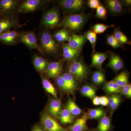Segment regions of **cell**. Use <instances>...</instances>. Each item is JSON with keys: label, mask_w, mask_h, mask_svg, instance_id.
I'll return each instance as SVG.
<instances>
[{"label": "cell", "mask_w": 131, "mask_h": 131, "mask_svg": "<svg viewBox=\"0 0 131 131\" xmlns=\"http://www.w3.org/2000/svg\"><path fill=\"white\" fill-rule=\"evenodd\" d=\"M88 16L84 14L68 15L64 16L58 27H62L70 31L78 32L81 30L86 24Z\"/></svg>", "instance_id": "6da1fadb"}, {"label": "cell", "mask_w": 131, "mask_h": 131, "mask_svg": "<svg viewBox=\"0 0 131 131\" xmlns=\"http://www.w3.org/2000/svg\"><path fill=\"white\" fill-rule=\"evenodd\" d=\"M68 72L73 75L77 80L81 81L86 78L89 69L83 61L77 59L71 61L67 67Z\"/></svg>", "instance_id": "7a4b0ae2"}, {"label": "cell", "mask_w": 131, "mask_h": 131, "mask_svg": "<svg viewBox=\"0 0 131 131\" xmlns=\"http://www.w3.org/2000/svg\"><path fill=\"white\" fill-rule=\"evenodd\" d=\"M39 39L42 51L50 55H54L58 52V46L56 41L49 32L43 31L40 34Z\"/></svg>", "instance_id": "3957f363"}, {"label": "cell", "mask_w": 131, "mask_h": 131, "mask_svg": "<svg viewBox=\"0 0 131 131\" xmlns=\"http://www.w3.org/2000/svg\"><path fill=\"white\" fill-rule=\"evenodd\" d=\"M60 14L58 8L53 6L44 14L41 25L46 28L53 29L60 24Z\"/></svg>", "instance_id": "277c9868"}, {"label": "cell", "mask_w": 131, "mask_h": 131, "mask_svg": "<svg viewBox=\"0 0 131 131\" xmlns=\"http://www.w3.org/2000/svg\"><path fill=\"white\" fill-rule=\"evenodd\" d=\"M46 131H67L56 119L51 117L45 108L40 113V121Z\"/></svg>", "instance_id": "5b68a950"}, {"label": "cell", "mask_w": 131, "mask_h": 131, "mask_svg": "<svg viewBox=\"0 0 131 131\" xmlns=\"http://www.w3.org/2000/svg\"><path fill=\"white\" fill-rule=\"evenodd\" d=\"M18 39L20 42L26 46L30 50L36 49L43 53L42 49L38 43L34 31H21L19 33Z\"/></svg>", "instance_id": "8992f818"}, {"label": "cell", "mask_w": 131, "mask_h": 131, "mask_svg": "<svg viewBox=\"0 0 131 131\" xmlns=\"http://www.w3.org/2000/svg\"><path fill=\"white\" fill-rule=\"evenodd\" d=\"M59 4L64 11L69 15L80 12L84 7L85 1L83 0H62Z\"/></svg>", "instance_id": "52a82bcc"}, {"label": "cell", "mask_w": 131, "mask_h": 131, "mask_svg": "<svg viewBox=\"0 0 131 131\" xmlns=\"http://www.w3.org/2000/svg\"><path fill=\"white\" fill-rule=\"evenodd\" d=\"M21 26L16 16L11 14L0 16V34L10 30L12 28H18Z\"/></svg>", "instance_id": "ba28073f"}, {"label": "cell", "mask_w": 131, "mask_h": 131, "mask_svg": "<svg viewBox=\"0 0 131 131\" xmlns=\"http://www.w3.org/2000/svg\"><path fill=\"white\" fill-rule=\"evenodd\" d=\"M48 1L42 0H26L19 4V12L21 13L35 12L42 7Z\"/></svg>", "instance_id": "9c48e42d"}, {"label": "cell", "mask_w": 131, "mask_h": 131, "mask_svg": "<svg viewBox=\"0 0 131 131\" xmlns=\"http://www.w3.org/2000/svg\"><path fill=\"white\" fill-rule=\"evenodd\" d=\"M63 64V60L49 63L47 70L43 74L48 79L56 78L62 73Z\"/></svg>", "instance_id": "30bf717a"}, {"label": "cell", "mask_w": 131, "mask_h": 131, "mask_svg": "<svg viewBox=\"0 0 131 131\" xmlns=\"http://www.w3.org/2000/svg\"><path fill=\"white\" fill-rule=\"evenodd\" d=\"M46 108L47 112L51 117L56 119L59 118L62 110L60 99L54 97L50 98Z\"/></svg>", "instance_id": "8fae6325"}, {"label": "cell", "mask_w": 131, "mask_h": 131, "mask_svg": "<svg viewBox=\"0 0 131 131\" xmlns=\"http://www.w3.org/2000/svg\"><path fill=\"white\" fill-rule=\"evenodd\" d=\"M109 61L107 67L111 68L115 72L122 70L124 67V64L122 58L119 55L114 52H109Z\"/></svg>", "instance_id": "7c38bea8"}, {"label": "cell", "mask_w": 131, "mask_h": 131, "mask_svg": "<svg viewBox=\"0 0 131 131\" xmlns=\"http://www.w3.org/2000/svg\"><path fill=\"white\" fill-rule=\"evenodd\" d=\"M18 3L19 1L15 0H0V16L11 14Z\"/></svg>", "instance_id": "4fadbf2b"}, {"label": "cell", "mask_w": 131, "mask_h": 131, "mask_svg": "<svg viewBox=\"0 0 131 131\" xmlns=\"http://www.w3.org/2000/svg\"><path fill=\"white\" fill-rule=\"evenodd\" d=\"M87 41V39L84 35L72 34L68 44L71 48L81 51Z\"/></svg>", "instance_id": "5bb4252c"}, {"label": "cell", "mask_w": 131, "mask_h": 131, "mask_svg": "<svg viewBox=\"0 0 131 131\" xmlns=\"http://www.w3.org/2000/svg\"><path fill=\"white\" fill-rule=\"evenodd\" d=\"M62 50L64 60L70 62L77 59L81 51L71 48L68 43H64L62 46Z\"/></svg>", "instance_id": "9a60e30c"}, {"label": "cell", "mask_w": 131, "mask_h": 131, "mask_svg": "<svg viewBox=\"0 0 131 131\" xmlns=\"http://www.w3.org/2000/svg\"><path fill=\"white\" fill-rule=\"evenodd\" d=\"M89 118L86 114H84L81 118L78 119L74 123L68 127L67 131H86L88 130L87 121Z\"/></svg>", "instance_id": "2e32d148"}, {"label": "cell", "mask_w": 131, "mask_h": 131, "mask_svg": "<svg viewBox=\"0 0 131 131\" xmlns=\"http://www.w3.org/2000/svg\"><path fill=\"white\" fill-rule=\"evenodd\" d=\"M32 61L35 70L40 74H43L47 70L49 63L43 58L35 54L33 56Z\"/></svg>", "instance_id": "e0dca14e"}, {"label": "cell", "mask_w": 131, "mask_h": 131, "mask_svg": "<svg viewBox=\"0 0 131 131\" xmlns=\"http://www.w3.org/2000/svg\"><path fill=\"white\" fill-rule=\"evenodd\" d=\"M109 51L105 52H97L93 53L92 56L91 66L101 70L102 64L109 57Z\"/></svg>", "instance_id": "ac0fdd59"}, {"label": "cell", "mask_w": 131, "mask_h": 131, "mask_svg": "<svg viewBox=\"0 0 131 131\" xmlns=\"http://www.w3.org/2000/svg\"><path fill=\"white\" fill-rule=\"evenodd\" d=\"M105 4L108 12L113 15H118L123 11V4L118 0H107L105 1Z\"/></svg>", "instance_id": "d6986e66"}, {"label": "cell", "mask_w": 131, "mask_h": 131, "mask_svg": "<svg viewBox=\"0 0 131 131\" xmlns=\"http://www.w3.org/2000/svg\"><path fill=\"white\" fill-rule=\"evenodd\" d=\"M40 78L42 86L45 90L48 93L51 95L54 98H57V93L56 89L51 82L42 74L40 75Z\"/></svg>", "instance_id": "ffe728a7"}, {"label": "cell", "mask_w": 131, "mask_h": 131, "mask_svg": "<svg viewBox=\"0 0 131 131\" xmlns=\"http://www.w3.org/2000/svg\"><path fill=\"white\" fill-rule=\"evenodd\" d=\"M71 35L70 30L67 28H63L56 32L53 37L57 42L64 43L65 41H69Z\"/></svg>", "instance_id": "44dd1931"}, {"label": "cell", "mask_w": 131, "mask_h": 131, "mask_svg": "<svg viewBox=\"0 0 131 131\" xmlns=\"http://www.w3.org/2000/svg\"><path fill=\"white\" fill-rule=\"evenodd\" d=\"M74 116L65 108L62 110L58 119L61 124L67 125L72 123L74 121Z\"/></svg>", "instance_id": "7402d4cb"}, {"label": "cell", "mask_w": 131, "mask_h": 131, "mask_svg": "<svg viewBox=\"0 0 131 131\" xmlns=\"http://www.w3.org/2000/svg\"><path fill=\"white\" fill-rule=\"evenodd\" d=\"M113 35L115 39L121 44L131 45V41L126 35L121 30L119 27L114 28Z\"/></svg>", "instance_id": "603a6c76"}, {"label": "cell", "mask_w": 131, "mask_h": 131, "mask_svg": "<svg viewBox=\"0 0 131 131\" xmlns=\"http://www.w3.org/2000/svg\"><path fill=\"white\" fill-rule=\"evenodd\" d=\"M61 75L65 80L71 93H73L76 89L77 85L76 79L73 75L69 72L61 73Z\"/></svg>", "instance_id": "cb8c5ba5"}, {"label": "cell", "mask_w": 131, "mask_h": 131, "mask_svg": "<svg viewBox=\"0 0 131 131\" xmlns=\"http://www.w3.org/2000/svg\"><path fill=\"white\" fill-rule=\"evenodd\" d=\"M129 74L127 72L123 71L120 73L113 80L121 88L128 84Z\"/></svg>", "instance_id": "d4e9b609"}, {"label": "cell", "mask_w": 131, "mask_h": 131, "mask_svg": "<svg viewBox=\"0 0 131 131\" xmlns=\"http://www.w3.org/2000/svg\"><path fill=\"white\" fill-rule=\"evenodd\" d=\"M103 89L108 93L113 94L121 92V88L112 80L110 82H105Z\"/></svg>", "instance_id": "484cf974"}, {"label": "cell", "mask_w": 131, "mask_h": 131, "mask_svg": "<svg viewBox=\"0 0 131 131\" xmlns=\"http://www.w3.org/2000/svg\"><path fill=\"white\" fill-rule=\"evenodd\" d=\"M66 108L68 109L73 116H77L81 114L82 113L81 109L70 98L68 99Z\"/></svg>", "instance_id": "4316f807"}, {"label": "cell", "mask_w": 131, "mask_h": 131, "mask_svg": "<svg viewBox=\"0 0 131 131\" xmlns=\"http://www.w3.org/2000/svg\"><path fill=\"white\" fill-rule=\"evenodd\" d=\"M56 84L61 91L67 94H72L68 84L61 75L56 78Z\"/></svg>", "instance_id": "83f0119b"}, {"label": "cell", "mask_w": 131, "mask_h": 131, "mask_svg": "<svg viewBox=\"0 0 131 131\" xmlns=\"http://www.w3.org/2000/svg\"><path fill=\"white\" fill-rule=\"evenodd\" d=\"M111 126V121L110 118L104 116L102 118L98 124L97 131H108Z\"/></svg>", "instance_id": "f1b7e54d"}, {"label": "cell", "mask_w": 131, "mask_h": 131, "mask_svg": "<svg viewBox=\"0 0 131 131\" xmlns=\"http://www.w3.org/2000/svg\"><path fill=\"white\" fill-rule=\"evenodd\" d=\"M84 35L89 40L93 48V53L95 52V47L97 41V35L92 30H88L84 32Z\"/></svg>", "instance_id": "f546056e"}, {"label": "cell", "mask_w": 131, "mask_h": 131, "mask_svg": "<svg viewBox=\"0 0 131 131\" xmlns=\"http://www.w3.org/2000/svg\"><path fill=\"white\" fill-rule=\"evenodd\" d=\"M87 114L88 118L92 119H97L105 116V112L102 108H96L89 110Z\"/></svg>", "instance_id": "4dcf8cb0"}, {"label": "cell", "mask_w": 131, "mask_h": 131, "mask_svg": "<svg viewBox=\"0 0 131 131\" xmlns=\"http://www.w3.org/2000/svg\"><path fill=\"white\" fill-rule=\"evenodd\" d=\"M115 27L114 25H106L102 24H96L91 26V30L96 34H101L105 31L108 28Z\"/></svg>", "instance_id": "1f68e13d"}, {"label": "cell", "mask_w": 131, "mask_h": 131, "mask_svg": "<svg viewBox=\"0 0 131 131\" xmlns=\"http://www.w3.org/2000/svg\"><path fill=\"white\" fill-rule=\"evenodd\" d=\"M92 81L94 84L96 85H101L103 84L105 81L104 73L101 70L95 71L92 75Z\"/></svg>", "instance_id": "d6a6232c"}, {"label": "cell", "mask_w": 131, "mask_h": 131, "mask_svg": "<svg viewBox=\"0 0 131 131\" xmlns=\"http://www.w3.org/2000/svg\"><path fill=\"white\" fill-rule=\"evenodd\" d=\"M81 92L83 95L90 99H93L95 96L96 91L93 87L85 85L83 86L81 89Z\"/></svg>", "instance_id": "836d02e7"}, {"label": "cell", "mask_w": 131, "mask_h": 131, "mask_svg": "<svg viewBox=\"0 0 131 131\" xmlns=\"http://www.w3.org/2000/svg\"><path fill=\"white\" fill-rule=\"evenodd\" d=\"M107 16V11L105 7L100 4L96 9L95 16L97 18L104 20L106 18Z\"/></svg>", "instance_id": "e575fe53"}, {"label": "cell", "mask_w": 131, "mask_h": 131, "mask_svg": "<svg viewBox=\"0 0 131 131\" xmlns=\"http://www.w3.org/2000/svg\"><path fill=\"white\" fill-rule=\"evenodd\" d=\"M107 43L114 49L123 47V45L121 44L114 37L113 34L107 35Z\"/></svg>", "instance_id": "d590c367"}, {"label": "cell", "mask_w": 131, "mask_h": 131, "mask_svg": "<svg viewBox=\"0 0 131 131\" xmlns=\"http://www.w3.org/2000/svg\"><path fill=\"white\" fill-rule=\"evenodd\" d=\"M19 36V33L15 31H9V37L6 44L8 45H15L17 42V40L18 39Z\"/></svg>", "instance_id": "8d00e7d4"}, {"label": "cell", "mask_w": 131, "mask_h": 131, "mask_svg": "<svg viewBox=\"0 0 131 131\" xmlns=\"http://www.w3.org/2000/svg\"><path fill=\"white\" fill-rule=\"evenodd\" d=\"M122 94L127 97L130 98L131 97V86L130 84H127L121 88V91Z\"/></svg>", "instance_id": "74e56055"}, {"label": "cell", "mask_w": 131, "mask_h": 131, "mask_svg": "<svg viewBox=\"0 0 131 131\" xmlns=\"http://www.w3.org/2000/svg\"><path fill=\"white\" fill-rule=\"evenodd\" d=\"M100 4V1L98 0H89L87 2L88 6L93 9H96Z\"/></svg>", "instance_id": "f35d334b"}, {"label": "cell", "mask_w": 131, "mask_h": 131, "mask_svg": "<svg viewBox=\"0 0 131 131\" xmlns=\"http://www.w3.org/2000/svg\"><path fill=\"white\" fill-rule=\"evenodd\" d=\"M30 131H46L40 122H37L32 126Z\"/></svg>", "instance_id": "ab89813d"}, {"label": "cell", "mask_w": 131, "mask_h": 131, "mask_svg": "<svg viewBox=\"0 0 131 131\" xmlns=\"http://www.w3.org/2000/svg\"><path fill=\"white\" fill-rule=\"evenodd\" d=\"M120 95H119L117 94H115L113 95H112L110 98L108 99V105L110 107V106L113 105V104H114L116 101L119 99V98H121Z\"/></svg>", "instance_id": "60d3db41"}, {"label": "cell", "mask_w": 131, "mask_h": 131, "mask_svg": "<svg viewBox=\"0 0 131 131\" xmlns=\"http://www.w3.org/2000/svg\"><path fill=\"white\" fill-rule=\"evenodd\" d=\"M100 98L101 105L106 106L108 105V99L106 96H102L100 97Z\"/></svg>", "instance_id": "b9f144b4"}, {"label": "cell", "mask_w": 131, "mask_h": 131, "mask_svg": "<svg viewBox=\"0 0 131 131\" xmlns=\"http://www.w3.org/2000/svg\"><path fill=\"white\" fill-rule=\"evenodd\" d=\"M121 102V97L119 98V99L116 101V102H115L114 104H113L112 106H110V107L111 109L113 110L117 109V107H118V106L119 105Z\"/></svg>", "instance_id": "7bdbcfd3"}, {"label": "cell", "mask_w": 131, "mask_h": 131, "mask_svg": "<svg viewBox=\"0 0 131 131\" xmlns=\"http://www.w3.org/2000/svg\"><path fill=\"white\" fill-rule=\"evenodd\" d=\"M93 103L94 105L98 106L101 105L100 98L98 96H95L93 98Z\"/></svg>", "instance_id": "ee69618b"}, {"label": "cell", "mask_w": 131, "mask_h": 131, "mask_svg": "<svg viewBox=\"0 0 131 131\" xmlns=\"http://www.w3.org/2000/svg\"><path fill=\"white\" fill-rule=\"evenodd\" d=\"M123 6H126L130 7L131 4V1L130 0H126V1H123V2H121Z\"/></svg>", "instance_id": "f6af8a7d"}, {"label": "cell", "mask_w": 131, "mask_h": 131, "mask_svg": "<svg viewBox=\"0 0 131 131\" xmlns=\"http://www.w3.org/2000/svg\"></svg>", "instance_id": "bcb514c9"}]
</instances>
